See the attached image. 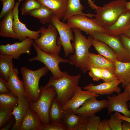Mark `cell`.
Masks as SVG:
<instances>
[{
    "instance_id": "obj_34",
    "label": "cell",
    "mask_w": 130,
    "mask_h": 130,
    "mask_svg": "<svg viewBox=\"0 0 130 130\" xmlns=\"http://www.w3.org/2000/svg\"><path fill=\"white\" fill-rule=\"evenodd\" d=\"M101 120L99 116L95 115L89 117L86 124L85 130H98Z\"/></svg>"
},
{
    "instance_id": "obj_21",
    "label": "cell",
    "mask_w": 130,
    "mask_h": 130,
    "mask_svg": "<svg viewBox=\"0 0 130 130\" xmlns=\"http://www.w3.org/2000/svg\"><path fill=\"white\" fill-rule=\"evenodd\" d=\"M18 69L14 67L11 70L9 77L5 82L6 85L11 92L18 97L24 96L23 83L18 76Z\"/></svg>"
},
{
    "instance_id": "obj_9",
    "label": "cell",
    "mask_w": 130,
    "mask_h": 130,
    "mask_svg": "<svg viewBox=\"0 0 130 130\" xmlns=\"http://www.w3.org/2000/svg\"><path fill=\"white\" fill-rule=\"evenodd\" d=\"M90 35L109 46L116 54L118 60L124 62H130V52L123 45L119 36L98 32L93 33Z\"/></svg>"
},
{
    "instance_id": "obj_28",
    "label": "cell",
    "mask_w": 130,
    "mask_h": 130,
    "mask_svg": "<svg viewBox=\"0 0 130 130\" xmlns=\"http://www.w3.org/2000/svg\"><path fill=\"white\" fill-rule=\"evenodd\" d=\"M54 14L53 12L47 7L41 5L39 8L31 11L28 15L36 18L44 24L51 23V19Z\"/></svg>"
},
{
    "instance_id": "obj_20",
    "label": "cell",
    "mask_w": 130,
    "mask_h": 130,
    "mask_svg": "<svg viewBox=\"0 0 130 130\" xmlns=\"http://www.w3.org/2000/svg\"><path fill=\"white\" fill-rule=\"evenodd\" d=\"M92 67L107 69L113 72L115 69L113 62L99 54L89 52L86 63L87 71H89L90 68Z\"/></svg>"
},
{
    "instance_id": "obj_45",
    "label": "cell",
    "mask_w": 130,
    "mask_h": 130,
    "mask_svg": "<svg viewBox=\"0 0 130 130\" xmlns=\"http://www.w3.org/2000/svg\"><path fill=\"white\" fill-rule=\"evenodd\" d=\"M122 130H130V123L124 121L122 124Z\"/></svg>"
},
{
    "instance_id": "obj_36",
    "label": "cell",
    "mask_w": 130,
    "mask_h": 130,
    "mask_svg": "<svg viewBox=\"0 0 130 130\" xmlns=\"http://www.w3.org/2000/svg\"><path fill=\"white\" fill-rule=\"evenodd\" d=\"M39 130H68L66 125L63 123H50L48 125L42 124Z\"/></svg>"
},
{
    "instance_id": "obj_23",
    "label": "cell",
    "mask_w": 130,
    "mask_h": 130,
    "mask_svg": "<svg viewBox=\"0 0 130 130\" xmlns=\"http://www.w3.org/2000/svg\"><path fill=\"white\" fill-rule=\"evenodd\" d=\"M41 5L52 10L59 20L62 19L67 7L68 0H36Z\"/></svg>"
},
{
    "instance_id": "obj_10",
    "label": "cell",
    "mask_w": 130,
    "mask_h": 130,
    "mask_svg": "<svg viewBox=\"0 0 130 130\" xmlns=\"http://www.w3.org/2000/svg\"><path fill=\"white\" fill-rule=\"evenodd\" d=\"M67 23L72 28H76L89 35L95 32L106 33V30L95 23L92 18L83 15L72 16L67 20Z\"/></svg>"
},
{
    "instance_id": "obj_38",
    "label": "cell",
    "mask_w": 130,
    "mask_h": 130,
    "mask_svg": "<svg viewBox=\"0 0 130 130\" xmlns=\"http://www.w3.org/2000/svg\"><path fill=\"white\" fill-rule=\"evenodd\" d=\"M102 76V80L105 82H113L119 80L114 72L108 69L100 68Z\"/></svg>"
},
{
    "instance_id": "obj_48",
    "label": "cell",
    "mask_w": 130,
    "mask_h": 130,
    "mask_svg": "<svg viewBox=\"0 0 130 130\" xmlns=\"http://www.w3.org/2000/svg\"><path fill=\"white\" fill-rule=\"evenodd\" d=\"M124 34L126 37L130 39V28L127 30Z\"/></svg>"
},
{
    "instance_id": "obj_18",
    "label": "cell",
    "mask_w": 130,
    "mask_h": 130,
    "mask_svg": "<svg viewBox=\"0 0 130 130\" xmlns=\"http://www.w3.org/2000/svg\"><path fill=\"white\" fill-rule=\"evenodd\" d=\"M121 82L118 80L110 82H104L97 85L90 84L84 87L83 88L85 90L91 91L98 95L109 96L114 92L117 94L120 93L121 89L118 85Z\"/></svg>"
},
{
    "instance_id": "obj_43",
    "label": "cell",
    "mask_w": 130,
    "mask_h": 130,
    "mask_svg": "<svg viewBox=\"0 0 130 130\" xmlns=\"http://www.w3.org/2000/svg\"><path fill=\"white\" fill-rule=\"evenodd\" d=\"M14 118L10 119L3 126L0 128V130H9L14 124Z\"/></svg>"
},
{
    "instance_id": "obj_26",
    "label": "cell",
    "mask_w": 130,
    "mask_h": 130,
    "mask_svg": "<svg viewBox=\"0 0 130 130\" xmlns=\"http://www.w3.org/2000/svg\"><path fill=\"white\" fill-rule=\"evenodd\" d=\"M84 7L80 2V0H68L67 7L62 19L63 22L67 20L70 17L76 15L86 16L91 18L94 17L95 14L84 13Z\"/></svg>"
},
{
    "instance_id": "obj_39",
    "label": "cell",
    "mask_w": 130,
    "mask_h": 130,
    "mask_svg": "<svg viewBox=\"0 0 130 130\" xmlns=\"http://www.w3.org/2000/svg\"><path fill=\"white\" fill-rule=\"evenodd\" d=\"M89 72V75L94 81H98L102 79V72L100 68L92 67H90Z\"/></svg>"
},
{
    "instance_id": "obj_11",
    "label": "cell",
    "mask_w": 130,
    "mask_h": 130,
    "mask_svg": "<svg viewBox=\"0 0 130 130\" xmlns=\"http://www.w3.org/2000/svg\"><path fill=\"white\" fill-rule=\"evenodd\" d=\"M108 104L107 108V115L113 112H117L125 116L130 117V110L128 108L127 102L130 101V95L127 90L124 89V91L116 95L107 97Z\"/></svg>"
},
{
    "instance_id": "obj_47",
    "label": "cell",
    "mask_w": 130,
    "mask_h": 130,
    "mask_svg": "<svg viewBox=\"0 0 130 130\" xmlns=\"http://www.w3.org/2000/svg\"><path fill=\"white\" fill-rule=\"evenodd\" d=\"M124 89H126L127 90L130 95V82L128 84L124 87ZM129 108H130V101L129 103Z\"/></svg>"
},
{
    "instance_id": "obj_51",
    "label": "cell",
    "mask_w": 130,
    "mask_h": 130,
    "mask_svg": "<svg viewBox=\"0 0 130 130\" xmlns=\"http://www.w3.org/2000/svg\"><path fill=\"white\" fill-rule=\"evenodd\" d=\"M25 0H18V1L20 2L21 1Z\"/></svg>"
},
{
    "instance_id": "obj_6",
    "label": "cell",
    "mask_w": 130,
    "mask_h": 130,
    "mask_svg": "<svg viewBox=\"0 0 130 130\" xmlns=\"http://www.w3.org/2000/svg\"><path fill=\"white\" fill-rule=\"evenodd\" d=\"M34 48L37 53L36 56L28 59L30 62L38 61L44 64L52 73L53 77L56 78H61L64 72L60 70L59 65L61 63H68L73 65V63L69 60L60 57L59 54H51L42 51L34 42L33 44Z\"/></svg>"
},
{
    "instance_id": "obj_16",
    "label": "cell",
    "mask_w": 130,
    "mask_h": 130,
    "mask_svg": "<svg viewBox=\"0 0 130 130\" xmlns=\"http://www.w3.org/2000/svg\"><path fill=\"white\" fill-rule=\"evenodd\" d=\"M89 118L77 115L68 109L63 110L62 122L66 125L68 130H85Z\"/></svg>"
},
{
    "instance_id": "obj_41",
    "label": "cell",
    "mask_w": 130,
    "mask_h": 130,
    "mask_svg": "<svg viewBox=\"0 0 130 130\" xmlns=\"http://www.w3.org/2000/svg\"><path fill=\"white\" fill-rule=\"evenodd\" d=\"M6 81L3 76L1 75L0 76V92H10V90L6 86L5 82Z\"/></svg>"
},
{
    "instance_id": "obj_53",
    "label": "cell",
    "mask_w": 130,
    "mask_h": 130,
    "mask_svg": "<svg viewBox=\"0 0 130 130\" xmlns=\"http://www.w3.org/2000/svg\"></svg>"
},
{
    "instance_id": "obj_2",
    "label": "cell",
    "mask_w": 130,
    "mask_h": 130,
    "mask_svg": "<svg viewBox=\"0 0 130 130\" xmlns=\"http://www.w3.org/2000/svg\"><path fill=\"white\" fill-rule=\"evenodd\" d=\"M20 71L24 87V96L30 103L36 102L41 95L39 86V80L47 74L49 70L45 66L35 70L22 67Z\"/></svg>"
},
{
    "instance_id": "obj_3",
    "label": "cell",
    "mask_w": 130,
    "mask_h": 130,
    "mask_svg": "<svg viewBox=\"0 0 130 130\" xmlns=\"http://www.w3.org/2000/svg\"><path fill=\"white\" fill-rule=\"evenodd\" d=\"M126 0H114L96 10L94 18H92L97 25L106 29L116 21L126 9Z\"/></svg>"
},
{
    "instance_id": "obj_40",
    "label": "cell",
    "mask_w": 130,
    "mask_h": 130,
    "mask_svg": "<svg viewBox=\"0 0 130 130\" xmlns=\"http://www.w3.org/2000/svg\"><path fill=\"white\" fill-rule=\"evenodd\" d=\"M119 36L123 45L130 52V39L124 34H121Z\"/></svg>"
},
{
    "instance_id": "obj_13",
    "label": "cell",
    "mask_w": 130,
    "mask_h": 130,
    "mask_svg": "<svg viewBox=\"0 0 130 130\" xmlns=\"http://www.w3.org/2000/svg\"><path fill=\"white\" fill-rule=\"evenodd\" d=\"M20 3L18 1L16 2L12 11L13 16V30L17 36L18 39L20 41H23L27 37L35 40L40 37V31L39 30L34 31L30 30L25 24L20 21L18 15V8Z\"/></svg>"
},
{
    "instance_id": "obj_7",
    "label": "cell",
    "mask_w": 130,
    "mask_h": 130,
    "mask_svg": "<svg viewBox=\"0 0 130 130\" xmlns=\"http://www.w3.org/2000/svg\"><path fill=\"white\" fill-rule=\"evenodd\" d=\"M40 36L34 42L43 51L46 53L59 54L61 45L57 43L58 32L55 26L51 23L47 28L41 27L39 30Z\"/></svg>"
},
{
    "instance_id": "obj_33",
    "label": "cell",
    "mask_w": 130,
    "mask_h": 130,
    "mask_svg": "<svg viewBox=\"0 0 130 130\" xmlns=\"http://www.w3.org/2000/svg\"><path fill=\"white\" fill-rule=\"evenodd\" d=\"M41 5L36 0H25L20 8L21 14L22 15H28L31 11L39 8Z\"/></svg>"
},
{
    "instance_id": "obj_50",
    "label": "cell",
    "mask_w": 130,
    "mask_h": 130,
    "mask_svg": "<svg viewBox=\"0 0 130 130\" xmlns=\"http://www.w3.org/2000/svg\"><path fill=\"white\" fill-rule=\"evenodd\" d=\"M0 0L1 1L2 3H3L6 0Z\"/></svg>"
},
{
    "instance_id": "obj_5",
    "label": "cell",
    "mask_w": 130,
    "mask_h": 130,
    "mask_svg": "<svg viewBox=\"0 0 130 130\" xmlns=\"http://www.w3.org/2000/svg\"><path fill=\"white\" fill-rule=\"evenodd\" d=\"M41 95L36 102L30 103L29 107L35 112L40 117L42 124L48 125L50 124L49 113L52 101L57 96L54 87H40Z\"/></svg>"
},
{
    "instance_id": "obj_30",
    "label": "cell",
    "mask_w": 130,
    "mask_h": 130,
    "mask_svg": "<svg viewBox=\"0 0 130 130\" xmlns=\"http://www.w3.org/2000/svg\"><path fill=\"white\" fill-rule=\"evenodd\" d=\"M62 106L55 98L53 99L49 113L50 123H60L62 122L63 110Z\"/></svg>"
},
{
    "instance_id": "obj_27",
    "label": "cell",
    "mask_w": 130,
    "mask_h": 130,
    "mask_svg": "<svg viewBox=\"0 0 130 130\" xmlns=\"http://www.w3.org/2000/svg\"><path fill=\"white\" fill-rule=\"evenodd\" d=\"M91 42L92 46L94 47L99 54L113 62L118 60L117 57L115 53L106 43L92 36Z\"/></svg>"
},
{
    "instance_id": "obj_17",
    "label": "cell",
    "mask_w": 130,
    "mask_h": 130,
    "mask_svg": "<svg viewBox=\"0 0 130 130\" xmlns=\"http://www.w3.org/2000/svg\"><path fill=\"white\" fill-rule=\"evenodd\" d=\"M130 11L126 10L119 17L116 22L106 29V33L114 36H119L130 28Z\"/></svg>"
},
{
    "instance_id": "obj_52",
    "label": "cell",
    "mask_w": 130,
    "mask_h": 130,
    "mask_svg": "<svg viewBox=\"0 0 130 130\" xmlns=\"http://www.w3.org/2000/svg\"><path fill=\"white\" fill-rule=\"evenodd\" d=\"M129 109H130V108H129Z\"/></svg>"
},
{
    "instance_id": "obj_1",
    "label": "cell",
    "mask_w": 130,
    "mask_h": 130,
    "mask_svg": "<svg viewBox=\"0 0 130 130\" xmlns=\"http://www.w3.org/2000/svg\"><path fill=\"white\" fill-rule=\"evenodd\" d=\"M81 75H71L66 72H64L63 76L56 78L53 76L50 78L46 88L52 86L54 87L57 94L55 98L61 105L65 104L72 96L74 92L78 86Z\"/></svg>"
},
{
    "instance_id": "obj_14",
    "label": "cell",
    "mask_w": 130,
    "mask_h": 130,
    "mask_svg": "<svg viewBox=\"0 0 130 130\" xmlns=\"http://www.w3.org/2000/svg\"><path fill=\"white\" fill-rule=\"evenodd\" d=\"M97 97H93L87 99L81 106L75 112L77 115L85 117H90L105 108L108 104V99L98 100Z\"/></svg>"
},
{
    "instance_id": "obj_49",
    "label": "cell",
    "mask_w": 130,
    "mask_h": 130,
    "mask_svg": "<svg viewBox=\"0 0 130 130\" xmlns=\"http://www.w3.org/2000/svg\"><path fill=\"white\" fill-rule=\"evenodd\" d=\"M126 9L130 11V1L127 2L126 4Z\"/></svg>"
},
{
    "instance_id": "obj_32",
    "label": "cell",
    "mask_w": 130,
    "mask_h": 130,
    "mask_svg": "<svg viewBox=\"0 0 130 130\" xmlns=\"http://www.w3.org/2000/svg\"><path fill=\"white\" fill-rule=\"evenodd\" d=\"M15 106V105H14ZM14 106L0 107V128L12 119Z\"/></svg>"
},
{
    "instance_id": "obj_4",
    "label": "cell",
    "mask_w": 130,
    "mask_h": 130,
    "mask_svg": "<svg viewBox=\"0 0 130 130\" xmlns=\"http://www.w3.org/2000/svg\"><path fill=\"white\" fill-rule=\"evenodd\" d=\"M72 29L75 35V40L72 44L75 52L73 54L69 56V60L76 67L79 68L85 73L87 71L86 63L89 52V49L92 46V36L89 35L87 39L80 30L76 28Z\"/></svg>"
},
{
    "instance_id": "obj_12",
    "label": "cell",
    "mask_w": 130,
    "mask_h": 130,
    "mask_svg": "<svg viewBox=\"0 0 130 130\" xmlns=\"http://www.w3.org/2000/svg\"><path fill=\"white\" fill-rule=\"evenodd\" d=\"M33 40L29 38L20 42H17L13 44H7L0 45V53L9 55L17 60L19 59L23 54H31V48Z\"/></svg>"
},
{
    "instance_id": "obj_25",
    "label": "cell",
    "mask_w": 130,
    "mask_h": 130,
    "mask_svg": "<svg viewBox=\"0 0 130 130\" xmlns=\"http://www.w3.org/2000/svg\"><path fill=\"white\" fill-rule=\"evenodd\" d=\"M13 11L7 13L0 21V36L18 39L13 29Z\"/></svg>"
},
{
    "instance_id": "obj_24",
    "label": "cell",
    "mask_w": 130,
    "mask_h": 130,
    "mask_svg": "<svg viewBox=\"0 0 130 130\" xmlns=\"http://www.w3.org/2000/svg\"><path fill=\"white\" fill-rule=\"evenodd\" d=\"M113 62L115 66L114 73L121 81L122 87L124 88L130 82V62H124L117 60Z\"/></svg>"
},
{
    "instance_id": "obj_42",
    "label": "cell",
    "mask_w": 130,
    "mask_h": 130,
    "mask_svg": "<svg viewBox=\"0 0 130 130\" xmlns=\"http://www.w3.org/2000/svg\"><path fill=\"white\" fill-rule=\"evenodd\" d=\"M98 130H111L109 124V119H105L101 121Z\"/></svg>"
},
{
    "instance_id": "obj_15",
    "label": "cell",
    "mask_w": 130,
    "mask_h": 130,
    "mask_svg": "<svg viewBox=\"0 0 130 130\" xmlns=\"http://www.w3.org/2000/svg\"><path fill=\"white\" fill-rule=\"evenodd\" d=\"M84 91L78 86L75 90L71 98L62 106L63 110L70 109L75 112L89 98L100 96L89 90Z\"/></svg>"
},
{
    "instance_id": "obj_44",
    "label": "cell",
    "mask_w": 130,
    "mask_h": 130,
    "mask_svg": "<svg viewBox=\"0 0 130 130\" xmlns=\"http://www.w3.org/2000/svg\"><path fill=\"white\" fill-rule=\"evenodd\" d=\"M114 114L118 118L130 123V117L125 116L122 115L120 113L117 112H115Z\"/></svg>"
},
{
    "instance_id": "obj_31",
    "label": "cell",
    "mask_w": 130,
    "mask_h": 130,
    "mask_svg": "<svg viewBox=\"0 0 130 130\" xmlns=\"http://www.w3.org/2000/svg\"><path fill=\"white\" fill-rule=\"evenodd\" d=\"M18 97L10 92H0V107L17 105Z\"/></svg>"
},
{
    "instance_id": "obj_8",
    "label": "cell",
    "mask_w": 130,
    "mask_h": 130,
    "mask_svg": "<svg viewBox=\"0 0 130 130\" xmlns=\"http://www.w3.org/2000/svg\"><path fill=\"white\" fill-rule=\"evenodd\" d=\"M51 23L57 29L59 37L57 39V43L63 47L65 57H66L74 52L71 41L75 40L72 29L67 24L61 22L54 14L51 18Z\"/></svg>"
},
{
    "instance_id": "obj_19",
    "label": "cell",
    "mask_w": 130,
    "mask_h": 130,
    "mask_svg": "<svg viewBox=\"0 0 130 130\" xmlns=\"http://www.w3.org/2000/svg\"><path fill=\"white\" fill-rule=\"evenodd\" d=\"M30 103L24 96L18 97L17 104L13 107V114L15 123L11 130H19L21 123L26 114Z\"/></svg>"
},
{
    "instance_id": "obj_46",
    "label": "cell",
    "mask_w": 130,
    "mask_h": 130,
    "mask_svg": "<svg viewBox=\"0 0 130 130\" xmlns=\"http://www.w3.org/2000/svg\"><path fill=\"white\" fill-rule=\"evenodd\" d=\"M89 6L93 9L96 10L98 8L100 7L96 5L92 0H87Z\"/></svg>"
},
{
    "instance_id": "obj_37",
    "label": "cell",
    "mask_w": 130,
    "mask_h": 130,
    "mask_svg": "<svg viewBox=\"0 0 130 130\" xmlns=\"http://www.w3.org/2000/svg\"><path fill=\"white\" fill-rule=\"evenodd\" d=\"M15 0H6L3 3L0 13V19H2L8 12L13 11L15 4Z\"/></svg>"
},
{
    "instance_id": "obj_22",
    "label": "cell",
    "mask_w": 130,
    "mask_h": 130,
    "mask_svg": "<svg viewBox=\"0 0 130 130\" xmlns=\"http://www.w3.org/2000/svg\"><path fill=\"white\" fill-rule=\"evenodd\" d=\"M42 124L39 115L29 107L19 130H39Z\"/></svg>"
},
{
    "instance_id": "obj_29",
    "label": "cell",
    "mask_w": 130,
    "mask_h": 130,
    "mask_svg": "<svg viewBox=\"0 0 130 130\" xmlns=\"http://www.w3.org/2000/svg\"><path fill=\"white\" fill-rule=\"evenodd\" d=\"M11 55L0 53V74L7 81L12 70L14 67Z\"/></svg>"
},
{
    "instance_id": "obj_35",
    "label": "cell",
    "mask_w": 130,
    "mask_h": 130,
    "mask_svg": "<svg viewBox=\"0 0 130 130\" xmlns=\"http://www.w3.org/2000/svg\"><path fill=\"white\" fill-rule=\"evenodd\" d=\"M124 121L117 118L114 114H111L109 119L110 127L111 130H122V124Z\"/></svg>"
}]
</instances>
